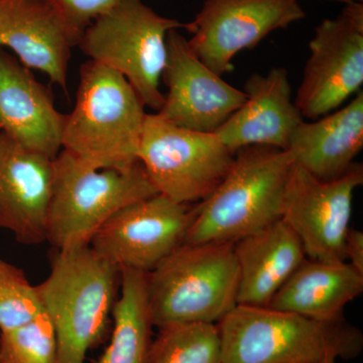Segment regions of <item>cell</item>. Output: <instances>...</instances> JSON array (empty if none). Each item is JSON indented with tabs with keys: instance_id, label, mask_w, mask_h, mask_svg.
Instances as JSON below:
<instances>
[{
	"instance_id": "6da1fadb",
	"label": "cell",
	"mask_w": 363,
	"mask_h": 363,
	"mask_svg": "<svg viewBox=\"0 0 363 363\" xmlns=\"http://www.w3.org/2000/svg\"><path fill=\"white\" fill-rule=\"evenodd\" d=\"M145 107L121 74L92 60L85 62L75 106L65 116L62 150L89 168H133L140 162Z\"/></svg>"
},
{
	"instance_id": "7a4b0ae2",
	"label": "cell",
	"mask_w": 363,
	"mask_h": 363,
	"mask_svg": "<svg viewBox=\"0 0 363 363\" xmlns=\"http://www.w3.org/2000/svg\"><path fill=\"white\" fill-rule=\"evenodd\" d=\"M293 164L289 150L264 145L238 150L221 183L196 205L185 243L235 242L281 219Z\"/></svg>"
},
{
	"instance_id": "3957f363",
	"label": "cell",
	"mask_w": 363,
	"mask_h": 363,
	"mask_svg": "<svg viewBox=\"0 0 363 363\" xmlns=\"http://www.w3.org/2000/svg\"><path fill=\"white\" fill-rule=\"evenodd\" d=\"M222 363H318L352 359L363 335L345 320L322 322L269 307L236 305L217 324Z\"/></svg>"
},
{
	"instance_id": "277c9868",
	"label": "cell",
	"mask_w": 363,
	"mask_h": 363,
	"mask_svg": "<svg viewBox=\"0 0 363 363\" xmlns=\"http://www.w3.org/2000/svg\"><path fill=\"white\" fill-rule=\"evenodd\" d=\"M121 272L90 247L57 250L51 272L37 286L56 332L57 363H85L104 340Z\"/></svg>"
},
{
	"instance_id": "5b68a950",
	"label": "cell",
	"mask_w": 363,
	"mask_h": 363,
	"mask_svg": "<svg viewBox=\"0 0 363 363\" xmlns=\"http://www.w3.org/2000/svg\"><path fill=\"white\" fill-rule=\"evenodd\" d=\"M234 242L184 243L147 274L154 327L218 324L238 305Z\"/></svg>"
},
{
	"instance_id": "8992f818",
	"label": "cell",
	"mask_w": 363,
	"mask_h": 363,
	"mask_svg": "<svg viewBox=\"0 0 363 363\" xmlns=\"http://www.w3.org/2000/svg\"><path fill=\"white\" fill-rule=\"evenodd\" d=\"M54 167L47 241L57 250L90 247L95 233L116 212L159 194L140 162L126 171L95 169L62 150Z\"/></svg>"
},
{
	"instance_id": "52a82bcc",
	"label": "cell",
	"mask_w": 363,
	"mask_h": 363,
	"mask_svg": "<svg viewBox=\"0 0 363 363\" xmlns=\"http://www.w3.org/2000/svg\"><path fill=\"white\" fill-rule=\"evenodd\" d=\"M186 23L160 16L143 0H116L87 28L77 47L92 61L118 72L152 111L164 96L160 89L167 62V35Z\"/></svg>"
},
{
	"instance_id": "ba28073f",
	"label": "cell",
	"mask_w": 363,
	"mask_h": 363,
	"mask_svg": "<svg viewBox=\"0 0 363 363\" xmlns=\"http://www.w3.org/2000/svg\"><path fill=\"white\" fill-rule=\"evenodd\" d=\"M234 155L214 133L180 128L147 114L138 161L157 193L180 204L206 199L228 173Z\"/></svg>"
},
{
	"instance_id": "9c48e42d",
	"label": "cell",
	"mask_w": 363,
	"mask_h": 363,
	"mask_svg": "<svg viewBox=\"0 0 363 363\" xmlns=\"http://www.w3.org/2000/svg\"><path fill=\"white\" fill-rule=\"evenodd\" d=\"M309 49L295 104L304 118L316 121L362 91V2L345 4L337 18L322 21Z\"/></svg>"
},
{
	"instance_id": "30bf717a",
	"label": "cell",
	"mask_w": 363,
	"mask_h": 363,
	"mask_svg": "<svg viewBox=\"0 0 363 363\" xmlns=\"http://www.w3.org/2000/svg\"><path fill=\"white\" fill-rule=\"evenodd\" d=\"M195 207L161 194L123 207L95 233L90 247L119 269L154 271L185 243Z\"/></svg>"
},
{
	"instance_id": "8fae6325",
	"label": "cell",
	"mask_w": 363,
	"mask_h": 363,
	"mask_svg": "<svg viewBox=\"0 0 363 363\" xmlns=\"http://www.w3.org/2000/svg\"><path fill=\"white\" fill-rule=\"evenodd\" d=\"M362 184L363 167L359 162L331 181L318 180L294 162L281 220L298 236L307 259L345 262L344 245L351 228L353 197Z\"/></svg>"
},
{
	"instance_id": "7c38bea8",
	"label": "cell",
	"mask_w": 363,
	"mask_h": 363,
	"mask_svg": "<svg viewBox=\"0 0 363 363\" xmlns=\"http://www.w3.org/2000/svg\"><path fill=\"white\" fill-rule=\"evenodd\" d=\"M298 0H205L195 20L189 47L218 75L234 70V57L255 49L269 33L304 18Z\"/></svg>"
},
{
	"instance_id": "4fadbf2b",
	"label": "cell",
	"mask_w": 363,
	"mask_h": 363,
	"mask_svg": "<svg viewBox=\"0 0 363 363\" xmlns=\"http://www.w3.org/2000/svg\"><path fill=\"white\" fill-rule=\"evenodd\" d=\"M167 51L162 79L168 94L157 113L180 128L214 133L245 104L247 95L205 65L178 30L167 35Z\"/></svg>"
},
{
	"instance_id": "5bb4252c",
	"label": "cell",
	"mask_w": 363,
	"mask_h": 363,
	"mask_svg": "<svg viewBox=\"0 0 363 363\" xmlns=\"http://www.w3.org/2000/svg\"><path fill=\"white\" fill-rule=\"evenodd\" d=\"M54 179V159L0 131V228L9 229L23 245L47 241Z\"/></svg>"
},
{
	"instance_id": "9a60e30c",
	"label": "cell",
	"mask_w": 363,
	"mask_h": 363,
	"mask_svg": "<svg viewBox=\"0 0 363 363\" xmlns=\"http://www.w3.org/2000/svg\"><path fill=\"white\" fill-rule=\"evenodd\" d=\"M65 116L51 91L0 48V131L26 149L55 159L62 150Z\"/></svg>"
},
{
	"instance_id": "2e32d148",
	"label": "cell",
	"mask_w": 363,
	"mask_h": 363,
	"mask_svg": "<svg viewBox=\"0 0 363 363\" xmlns=\"http://www.w3.org/2000/svg\"><path fill=\"white\" fill-rule=\"evenodd\" d=\"M245 104L214 131L233 154L252 145L288 150L294 131L304 117L292 99L289 72L272 68L267 75L247 79Z\"/></svg>"
},
{
	"instance_id": "e0dca14e",
	"label": "cell",
	"mask_w": 363,
	"mask_h": 363,
	"mask_svg": "<svg viewBox=\"0 0 363 363\" xmlns=\"http://www.w3.org/2000/svg\"><path fill=\"white\" fill-rule=\"evenodd\" d=\"M9 48L28 69L45 73L68 94L72 42L47 0H0V48Z\"/></svg>"
},
{
	"instance_id": "ac0fdd59",
	"label": "cell",
	"mask_w": 363,
	"mask_h": 363,
	"mask_svg": "<svg viewBox=\"0 0 363 363\" xmlns=\"http://www.w3.org/2000/svg\"><path fill=\"white\" fill-rule=\"evenodd\" d=\"M238 267V305L267 307L272 297L302 264V243L279 220L234 242Z\"/></svg>"
},
{
	"instance_id": "d6986e66",
	"label": "cell",
	"mask_w": 363,
	"mask_h": 363,
	"mask_svg": "<svg viewBox=\"0 0 363 363\" xmlns=\"http://www.w3.org/2000/svg\"><path fill=\"white\" fill-rule=\"evenodd\" d=\"M363 147V92L335 112L294 131L288 150L294 162L321 181L340 178Z\"/></svg>"
},
{
	"instance_id": "ffe728a7",
	"label": "cell",
	"mask_w": 363,
	"mask_h": 363,
	"mask_svg": "<svg viewBox=\"0 0 363 363\" xmlns=\"http://www.w3.org/2000/svg\"><path fill=\"white\" fill-rule=\"evenodd\" d=\"M363 292V274L348 262L306 259L267 307L322 322L343 320L346 306Z\"/></svg>"
},
{
	"instance_id": "44dd1931",
	"label": "cell",
	"mask_w": 363,
	"mask_h": 363,
	"mask_svg": "<svg viewBox=\"0 0 363 363\" xmlns=\"http://www.w3.org/2000/svg\"><path fill=\"white\" fill-rule=\"evenodd\" d=\"M111 338L95 363H145L152 343L147 272L121 271V297L112 309Z\"/></svg>"
},
{
	"instance_id": "7402d4cb",
	"label": "cell",
	"mask_w": 363,
	"mask_h": 363,
	"mask_svg": "<svg viewBox=\"0 0 363 363\" xmlns=\"http://www.w3.org/2000/svg\"><path fill=\"white\" fill-rule=\"evenodd\" d=\"M159 330L145 363H222L217 324H177Z\"/></svg>"
},
{
	"instance_id": "603a6c76",
	"label": "cell",
	"mask_w": 363,
	"mask_h": 363,
	"mask_svg": "<svg viewBox=\"0 0 363 363\" xmlns=\"http://www.w3.org/2000/svg\"><path fill=\"white\" fill-rule=\"evenodd\" d=\"M56 332L48 313L13 330L0 332V363H57Z\"/></svg>"
},
{
	"instance_id": "cb8c5ba5",
	"label": "cell",
	"mask_w": 363,
	"mask_h": 363,
	"mask_svg": "<svg viewBox=\"0 0 363 363\" xmlns=\"http://www.w3.org/2000/svg\"><path fill=\"white\" fill-rule=\"evenodd\" d=\"M44 311L37 286L21 269L0 259V332L23 326Z\"/></svg>"
},
{
	"instance_id": "d4e9b609",
	"label": "cell",
	"mask_w": 363,
	"mask_h": 363,
	"mask_svg": "<svg viewBox=\"0 0 363 363\" xmlns=\"http://www.w3.org/2000/svg\"><path fill=\"white\" fill-rule=\"evenodd\" d=\"M63 21L69 35L74 45H78L79 40L86 28L98 16H101L116 0H47Z\"/></svg>"
},
{
	"instance_id": "484cf974",
	"label": "cell",
	"mask_w": 363,
	"mask_h": 363,
	"mask_svg": "<svg viewBox=\"0 0 363 363\" xmlns=\"http://www.w3.org/2000/svg\"><path fill=\"white\" fill-rule=\"evenodd\" d=\"M344 259L353 269L363 274V233L350 228L344 245Z\"/></svg>"
},
{
	"instance_id": "4316f807",
	"label": "cell",
	"mask_w": 363,
	"mask_h": 363,
	"mask_svg": "<svg viewBox=\"0 0 363 363\" xmlns=\"http://www.w3.org/2000/svg\"><path fill=\"white\" fill-rule=\"evenodd\" d=\"M334 1L342 2L344 4H355V2H362V0H334Z\"/></svg>"
},
{
	"instance_id": "83f0119b",
	"label": "cell",
	"mask_w": 363,
	"mask_h": 363,
	"mask_svg": "<svg viewBox=\"0 0 363 363\" xmlns=\"http://www.w3.org/2000/svg\"><path fill=\"white\" fill-rule=\"evenodd\" d=\"M336 360H337L336 358L331 357L327 358V359L323 360V362H320L318 363H336Z\"/></svg>"
}]
</instances>
